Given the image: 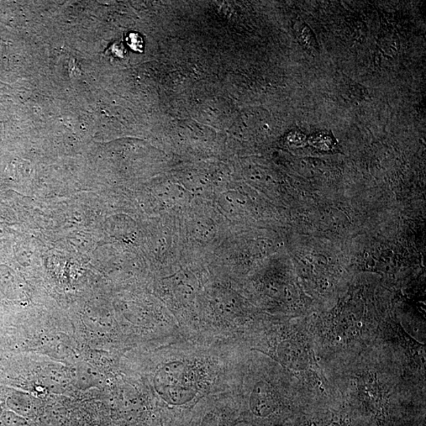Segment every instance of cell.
<instances>
[{"mask_svg": "<svg viewBox=\"0 0 426 426\" xmlns=\"http://www.w3.org/2000/svg\"><path fill=\"white\" fill-rule=\"evenodd\" d=\"M250 408L252 412L259 417H266L274 412L276 399L267 383H257L251 396Z\"/></svg>", "mask_w": 426, "mask_h": 426, "instance_id": "1", "label": "cell"}, {"mask_svg": "<svg viewBox=\"0 0 426 426\" xmlns=\"http://www.w3.org/2000/svg\"><path fill=\"white\" fill-rule=\"evenodd\" d=\"M128 45L134 51L141 52L143 47V40L139 34H130L126 38Z\"/></svg>", "mask_w": 426, "mask_h": 426, "instance_id": "2", "label": "cell"}]
</instances>
